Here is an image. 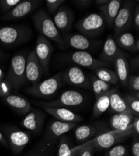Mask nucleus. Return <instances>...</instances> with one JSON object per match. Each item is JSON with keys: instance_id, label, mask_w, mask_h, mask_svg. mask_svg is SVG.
<instances>
[{"instance_id": "a878e982", "label": "nucleus", "mask_w": 139, "mask_h": 156, "mask_svg": "<svg viewBox=\"0 0 139 156\" xmlns=\"http://www.w3.org/2000/svg\"><path fill=\"white\" fill-rule=\"evenodd\" d=\"M112 90L113 89H111L109 91L96 99L92 111L94 118H99L109 109L110 106V96Z\"/></svg>"}, {"instance_id": "79ce46f5", "label": "nucleus", "mask_w": 139, "mask_h": 156, "mask_svg": "<svg viewBox=\"0 0 139 156\" xmlns=\"http://www.w3.org/2000/svg\"><path fill=\"white\" fill-rule=\"evenodd\" d=\"M132 129L137 134H139V118L138 116L134 115L132 121Z\"/></svg>"}, {"instance_id": "a18cd8bd", "label": "nucleus", "mask_w": 139, "mask_h": 156, "mask_svg": "<svg viewBox=\"0 0 139 156\" xmlns=\"http://www.w3.org/2000/svg\"><path fill=\"white\" fill-rule=\"evenodd\" d=\"M109 2V0H96L94 2L95 3V4L99 7L104 6L105 5H106L108 2Z\"/></svg>"}, {"instance_id": "e433bc0d", "label": "nucleus", "mask_w": 139, "mask_h": 156, "mask_svg": "<svg viewBox=\"0 0 139 156\" xmlns=\"http://www.w3.org/2000/svg\"><path fill=\"white\" fill-rule=\"evenodd\" d=\"M127 87H129L134 91L138 93L139 91V76L137 75H130L128 82Z\"/></svg>"}, {"instance_id": "37998d69", "label": "nucleus", "mask_w": 139, "mask_h": 156, "mask_svg": "<svg viewBox=\"0 0 139 156\" xmlns=\"http://www.w3.org/2000/svg\"><path fill=\"white\" fill-rule=\"evenodd\" d=\"M132 154L134 156H139V142L135 140L133 143L132 147Z\"/></svg>"}, {"instance_id": "2eb2a0df", "label": "nucleus", "mask_w": 139, "mask_h": 156, "mask_svg": "<svg viewBox=\"0 0 139 156\" xmlns=\"http://www.w3.org/2000/svg\"><path fill=\"white\" fill-rule=\"evenodd\" d=\"M70 59L79 66L95 70L99 68H106L110 64L101 61L94 58L91 54L86 51H77L74 52L69 56Z\"/></svg>"}, {"instance_id": "6e6552de", "label": "nucleus", "mask_w": 139, "mask_h": 156, "mask_svg": "<svg viewBox=\"0 0 139 156\" xmlns=\"http://www.w3.org/2000/svg\"><path fill=\"white\" fill-rule=\"evenodd\" d=\"M76 125L75 122H65L60 121L50 122L47 127L41 144L48 147L54 145L61 136L68 133Z\"/></svg>"}, {"instance_id": "9d476101", "label": "nucleus", "mask_w": 139, "mask_h": 156, "mask_svg": "<svg viewBox=\"0 0 139 156\" xmlns=\"http://www.w3.org/2000/svg\"><path fill=\"white\" fill-rule=\"evenodd\" d=\"M133 132H134L133 129L127 131H119L117 130H113L112 131L107 132L98 136L91 141V142L94 148L96 147L99 149H109Z\"/></svg>"}, {"instance_id": "f8f14e48", "label": "nucleus", "mask_w": 139, "mask_h": 156, "mask_svg": "<svg viewBox=\"0 0 139 156\" xmlns=\"http://www.w3.org/2000/svg\"><path fill=\"white\" fill-rule=\"evenodd\" d=\"M62 81L85 89L92 87L89 78L87 77L80 68L76 66L70 67L62 72Z\"/></svg>"}, {"instance_id": "39448f33", "label": "nucleus", "mask_w": 139, "mask_h": 156, "mask_svg": "<svg viewBox=\"0 0 139 156\" xmlns=\"http://www.w3.org/2000/svg\"><path fill=\"white\" fill-rule=\"evenodd\" d=\"M62 74L59 72L53 77L24 89L28 94L38 98H47L54 96L62 85Z\"/></svg>"}, {"instance_id": "7ed1b4c3", "label": "nucleus", "mask_w": 139, "mask_h": 156, "mask_svg": "<svg viewBox=\"0 0 139 156\" xmlns=\"http://www.w3.org/2000/svg\"><path fill=\"white\" fill-rule=\"evenodd\" d=\"M27 57L19 53L12 58L8 73L5 77L11 84L12 89L18 90L23 87L26 82V62Z\"/></svg>"}, {"instance_id": "c85d7f7f", "label": "nucleus", "mask_w": 139, "mask_h": 156, "mask_svg": "<svg viewBox=\"0 0 139 156\" xmlns=\"http://www.w3.org/2000/svg\"><path fill=\"white\" fill-rule=\"evenodd\" d=\"M89 80L91 83L96 99L106 94L111 89V84L100 80L96 76L91 75Z\"/></svg>"}, {"instance_id": "c756f323", "label": "nucleus", "mask_w": 139, "mask_h": 156, "mask_svg": "<svg viewBox=\"0 0 139 156\" xmlns=\"http://www.w3.org/2000/svg\"><path fill=\"white\" fill-rule=\"evenodd\" d=\"M97 133V129L92 125H83L75 129V138L79 142H82L91 138Z\"/></svg>"}, {"instance_id": "a211bd4d", "label": "nucleus", "mask_w": 139, "mask_h": 156, "mask_svg": "<svg viewBox=\"0 0 139 156\" xmlns=\"http://www.w3.org/2000/svg\"><path fill=\"white\" fill-rule=\"evenodd\" d=\"M36 106L41 107L46 112L53 115L57 121L65 122H78L82 121V117L72 111L62 108H50L40 105H35Z\"/></svg>"}, {"instance_id": "f257e3e1", "label": "nucleus", "mask_w": 139, "mask_h": 156, "mask_svg": "<svg viewBox=\"0 0 139 156\" xmlns=\"http://www.w3.org/2000/svg\"><path fill=\"white\" fill-rule=\"evenodd\" d=\"M31 37V30L24 25L0 27V43L7 47H15L26 43Z\"/></svg>"}, {"instance_id": "4be33fe9", "label": "nucleus", "mask_w": 139, "mask_h": 156, "mask_svg": "<svg viewBox=\"0 0 139 156\" xmlns=\"http://www.w3.org/2000/svg\"><path fill=\"white\" fill-rule=\"evenodd\" d=\"M134 115L130 113H117L110 119V125L113 130L127 131L132 129Z\"/></svg>"}, {"instance_id": "473e14b6", "label": "nucleus", "mask_w": 139, "mask_h": 156, "mask_svg": "<svg viewBox=\"0 0 139 156\" xmlns=\"http://www.w3.org/2000/svg\"><path fill=\"white\" fill-rule=\"evenodd\" d=\"M21 0H0V9L2 12H8L15 7Z\"/></svg>"}, {"instance_id": "f3484780", "label": "nucleus", "mask_w": 139, "mask_h": 156, "mask_svg": "<svg viewBox=\"0 0 139 156\" xmlns=\"http://www.w3.org/2000/svg\"><path fill=\"white\" fill-rule=\"evenodd\" d=\"M45 119V114L41 110L31 109L21 121V126L33 133L38 134L41 131Z\"/></svg>"}, {"instance_id": "aec40b11", "label": "nucleus", "mask_w": 139, "mask_h": 156, "mask_svg": "<svg viewBox=\"0 0 139 156\" xmlns=\"http://www.w3.org/2000/svg\"><path fill=\"white\" fill-rule=\"evenodd\" d=\"M74 21L72 12L66 6L60 7L56 12L53 21L59 31L68 32L72 28Z\"/></svg>"}, {"instance_id": "4c0bfd02", "label": "nucleus", "mask_w": 139, "mask_h": 156, "mask_svg": "<svg viewBox=\"0 0 139 156\" xmlns=\"http://www.w3.org/2000/svg\"><path fill=\"white\" fill-rule=\"evenodd\" d=\"M94 147L92 142H88L85 146L82 147L79 152V156H92Z\"/></svg>"}, {"instance_id": "2f4dec72", "label": "nucleus", "mask_w": 139, "mask_h": 156, "mask_svg": "<svg viewBox=\"0 0 139 156\" xmlns=\"http://www.w3.org/2000/svg\"><path fill=\"white\" fill-rule=\"evenodd\" d=\"M129 110L134 115L138 116L139 114V99L132 95H125L123 97Z\"/></svg>"}, {"instance_id": "423d86ee", "label": "nucleus", "mask_w": 139, "mask_h": 156, "mask_svg": "<svg viewBox=\"0 0 139 156\" xmlns=\"http://www.w3.org/2000/svg\"><path fill=\"white\" fill-rule=\"evenodd\" d=\"M2 131L9 149L16 155L20 154L31 140L29 133L21 131L15 126L6 125L2 127Z\"/></svg>"}, {"instance_id": "ddd939ff", "label": "nucleus", "mask_w": 139, "mask_h": 156, "mask_svg": "<svg viewBox=\"0 0 139 156\" xmlns=\"http://www.w3.org/2000/svg\"><path fill=\"white\" fill-rule=\"evenodd\" d=\"M40 0H24L21 1L15 7L3 16L5 20H15L23 18L31 13L41 4Z\"/></svg>"}, {"instance_id": "6ab92c4d", "label": "nucleus", "mask_w": 139, "mask_h": 156, "mask_svg": "<svg viewBox=\"0 0 139 156\" xmlns=\"http://www.w3.org/2000/svg\"><path fill=\"white\" fill-rule=\"evenodd\" d=\"M113 62L114 63L116 73L119 81L123 87H127L130 76L129 66L127 56L120 48Z\"/></svg>"}, {"instance_id": "49530a36", "label": "nucleus", "mask_w": 139, "mask_h": 156, "mask_svg": "<svg viewBox=\"0 0 139 156\" xmlns=\"http://www.w3.org/2000/svg\"><path fill=\"white\" fill-rule=\"evenodd\" d=\"M5 77V73L3 72V71L0 68V83L2 81V80Z\"/></svg>"}, {"instance_id": "c03bdc74", "label": "nucleus", "mask_w": 139, "mask_h": 156, "mask_svg": "<svg viewBox=\"0 0 139 156\" xmlns=\"http://www.w3.org/2000/svg\"><path fill=\"white\" fill-rule=\"evenodd\" d=\"M0 144H1L5 148H6L8 149H9L8 143L6 139V137H5L4 134H3V133L1 131H0Z\"/></svg>"}, {"instance_id": "5701e85b", "label": "nucleus", "mask_w": 139, "mask_h": 156, "mask_svg": "<svg viewBox=\"0 0 139 156\" xmlns=\"http://www.w3.org/2000/svg\"><path fill=\"white\" fill-rule=\"evenodd\" d=\"M122 3V1L121 0H110L104 6L99 7L109 28L112 27L113 21L118 14Z\"/></svg>"}, {"instance_id": "b1692460", "label": "nucleus", "mask_w": 139, "mask_h": 156, "mask_svg": "<svg viewBox=\"0 0 139 156\" xmlns=\"http://www.w3.org/2000/svg\"><path fill=\"white\" fill-rule=\"evenodd\" d=\"M119 48L112 36H108L104 42L102 53L99 56L100 61L110 64L113 62Z\"/></svg>"}, {"instance_id": "09e8293b", "label": "nucleus", "mask_w": 139, "mask_h": 156, "mask_svg": "<svg viewBox=\"0 0 139 156\" xmlns=\"http://www.w3.org/2000/svg\"><path fill=\"white\" fill-rule=\"evenodd\" d=\"M4 58H5V57H4L3 54L2 53V52L0 51V63H1L3 61Z\"/></svg>"}, {"instance_id": "ea45409f", "label": "nucleus", "mask_w": 139, "mask_h": 156, "mask_svg": "<svg viewBox=\"0 0 139 156\" xmlns=\"http://www.w3.org/2000/svg\"><path fill=\"white\" fill-rule=\"evenodd\" d=\"M71 2L79 8H87L91 5L93 1H91V0H74V1H71Z\"/></svg>"}, {"instance_id": "c9c22d12", "label": "nucleus", "mask_w": 139, "mask_h": 156, "mask_svg": "<svg viewBox=\"0 0 139 156\" xmlns=\"http://www.w3.org/2000/svg\"><path fill=\"white\" fill-rule=\"evenodd\" d=\"M12 87L8 80L5 77L0 83V97H6L11 94Z\"/></svg>"}, {"instance_id": "20e7f679", "label": "nucleus", "mask_w": 139, "mask_h": 156, "mask_svg": "<svg viewBox=\"0 0 139 156\" xmlns=\"http://www.w3.org/2000/svg\"><path fill=\"white\" fill-rule=\"evenodd\" d=\"M106 23L102 14L92 13L80 20L75 27L81 33L89 38L96 37L103 33Z\"/></svg>"}, {"instance_id": "f03ea898", "label": "nucleus", "mask_w": 139, "mask_h": 156, "mask_svg": "<svg viewBox=\"0 0 139 156\" xmlns=\"http://www.w3.org/2000/svg\"><path fill=\"white\" fill-rule=\"evenodd\" d=\"M32 19L36 29L41 33V35L55 41L62 46L65 45L53 20L44 10L37 11L33 16Z\"/></svg>"}, {"instance_id": "393cba45", "label": "nucleus", "mask_w": 139, "mask_h": 156, "mask_svg": "<svg viewBox=\"0 0 139 156\" xmlns=\"http://www.w3.org/2000/svg\"><path fill=\"white\" fill-rule=\"evenodd\" d=\"M109 111L110 112L117 113H130L125 102L124 101L123 97L120 94L117 89L113 88V90L110 96V106ZM133 115V114H132Z\"/></svg>"}, {"instance_id": "cd10ccee", "label": "nucleus", "mask_w": 139, "mask_h": 156, "mask_svg": "<svg viewBox=\"0 0 139 156\" xmlns=\"http://www.w3.org/2000/svg\"><path fill=\"white\" fill-rule=\"evenodd\" d=\"M94 72L99 79L111 85H116L119 82L116 73L108 68H99L94 70Z\"/></svg>"}, {"instance_id": "4468645a", "label": "nucleus", "mask_w": 139, "mask_h": 156, "mask_svg": "<svg viewBox=\"0 0 139 156\" xmlns=\"http://www.w3.org/2000/svg\"><path fill=\"white\" fill-rule=\"evenodd\" d=\"M43 70L37 58L35 49L31 51L26 58V80L32 84V86L39 83L41 81Z\"/></svg>"}, {"instance_id": "72a5a7b5", "label": "nucleus", "mask_w": 139, "mask_h": 156, "mask_svg": "<svg viewBox=\"0 0 139 156\" xmlns=\"http://www.w3.org/2000/svg\"><path fill=\"white\" fill-rule=\"evenodd\" d=\"M64 2V0H46L45 2L49 13L54 15Z\"/></svg>"}, {"instance_id": "dca6fc26", "label": "nucleus", "mask_w": 139, "mask_h": 156, "mask_svg": "<svg viewBox=\"0 0 139 156\" xmlns=\"http://www.w3.org/2000/svg\"><path fill=\"white\" fill-rule=\"evenodd\" d=\"M62 39L64 44L82 51L95 48L100 44V41H94L81 34H64Z\"/></svg>"}, {"instance_id": "de8ad7c7", "label": "nucleus", "mask_w": 139, "mask_h": 156, "mask_svg": "<svg viewBox=\"0 0 139 156\" xmlns=\"http://www.w3.org/2000/svg\"><path fill=\"white\" fill-rule=\"evenodd\" d=\"M135 51L136 52H138L139 51V40H138V39H137V40H135Z\"/></svg>"}, {"instance_id": "412c9836", "label": "nucleus", "mask_w": 139, "mask_h": 156, "mask_svg": "<svg viewBox=\"0 0 139 156\" xmlns=\"http://www.w3.org/2000/svg\"><path fill=\"white\" fill-rule=\"evenodd\" d=\"M3 98L6 104L18 114H27L32 109L30 102L22 96L11 94Z\"/></svg>"}, {"instance_id": "58836bf2", "label": "nucleus", "mask_w": 139, "mask_h": 156, "mask_svg": "<svg viewBox=\"0 0 139 156\" xmlns=\"http://www.w3.org/2000/svg\"><path fill=\"white\" fill-rule=\"evenodd\" d=\"M132 23L134 24V27L135 29L137 31L139 30V6L138 4L135 7L134 14H133V20Z\"/></svg>"}, {"instance_id": "9b49d317", "label": "nucleus", "mask_w": 139, "mask_h": 156, "mask_svg": "<svg viewBox=\"0 0 139 156\" xmlns=\"http://www.w3.org/2000/svg\"><path fill=\"white\" fill-rule=\"evenodd\" d=\"M35 51L36 56L43 68V73L48 74L49 61L53 52V47L46 37L39 35L37 39Z\"/></svg>"}, {"instance_id": "1a4fd4ad", "label": "nucleus", "mask_w": 139, "mask_h": 156, "mask_svg": "<svg viewBox=\"0 0 139 156\" xmlns=\"http://www.w3.org/2000/svg\"><path fill=\"white\" fill-rule=\"evenodd\" d=\"M84 101V96L77 90H66L59 98L50 102L33 101L34 105H40L50 108H74L81 105Z\"/></svg>"}, {"instance_id": "f704fd0d", "label": "nucleus", "mask_w": 139, "mask_h": 156, "mask_svg": "<svg viewBox=\"0 0 139 156\" xmlns=\"http://www.w3.org/2000/svg\"><path fill=\"white\" fill-rule=\"evenodd\" d=\"M127 154V149L122 145L116 146L111 148L107 152V156H125Z\"/></svg>"}, {"instance_id": "bb28decb", "label": "nucleus", "mask_w": 139, "mask_h": 156, "mask_svg": "<svg viewBox=\"0 0 139 156\" xmlns=\"http://www.w3.org/2000/svg\"><path fill=\"white\" fill-rule=\"evenodd\" d=\"M115 42L120 49L130 52H136L135 48V39L131 33L124 32L117 35Z\"/></svg>"}, {"instance_id": "0eeeda50", "label": "nucleus", "mask_w": 139, "mask_h": 156, "mask_svg": "<svg viewBox=\"0 0 139 156\" xmlns=\"http://www.w3.org/2000/svg\"><path fill=\"white\" fill-rule=\"evenodd\" d=\"M135 2L126 0L122 2L118 14L113 23L114 32L117 35L125 32L130 29L133 20L135 9Z\"/></svg>"}, {"instance_id": "a19ab883", "label": "nucleus", "mask_w": 139, "mask_h": 156, "mask_svg": "<svg viewBox=\"0 0 139 156\" xmlns=\"http://www.w3.org/2000/svg\"><path fill=\"white\" fill-rule=\"evenodd\" d=\"M47 148H48V147L41 144L40 147L36 151V152L31 153L26 156H46V154H44V152H45V151L47 150Z\"/></svg>"}, {"instance_id": "7c9ffc66", "label": "nucleus", "mask_w": 139, "mask_h": 156, "mask_svg": "<svg viewBox=\"0 0 139 156\" xmlns=\"http://www.w3.org/2000/svg\"><path fill=\"white\" fill-rule=\"evenodd\" d=\"M59 138L58 156H74L77 152V149H71L68 141L67 138L64 136H61Z\"/></svg>"}]
</instances>
